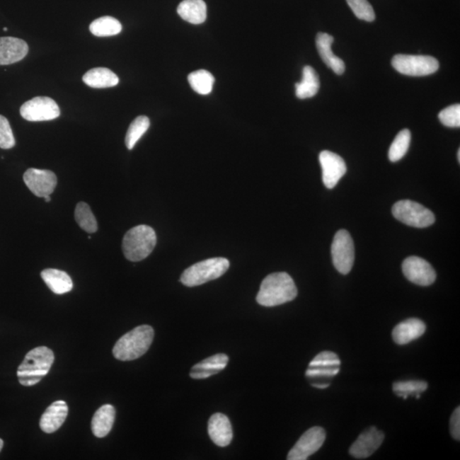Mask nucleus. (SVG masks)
Wrapping results in <instances>:
<instances>
[{
    "label": "nucleus",
    "mask_w": 460,
    "mask_h": 460,
    "mask_svg": "<svg viewBox=\"0 0 460 460\" xmlns=\"http://www.w3.org/2000/svg\"><path fill=\"white\" fill-rule=\"evenodd\" d=\"M298 289L294 280L285 272L270 274L262 282L257 302L265 307L278 306L295 299Z\"/></svg>",
    "instance_id": "nucleus-1"
},
{
    "label": "nucleus",
    "mask_w": 460,
    "mask_h": 460,
    "mask_svg": "<svg viewBox=\"0 0 460 460\" xmlns=\"http://www.w3.org/2000/svg\"><path fill=\"white\" fill-rule=\"evenodd\" d=\"M54 360L53 351L48 347H37L29 351L16 373L19 383L26 387L40 383L51 370Z\"/></svg>",
    "instance_id": "nucleus-2"
},
{
    "label": "nucleus",
    "mask_w": 460,
    "mask_h": 460,
    "mask_svg": "<svg viewBox=\"0 0 460 460\" xmlns=\"http://www.w3.org/2000/svg\"><path fill=\"white\" fill-rule=\"evenodd\" d=\"M154 331L148 325L139 326L125 333L117 341L113 355L122 362L133 361L143 357L151 346Z\"/></svg>",
    "instance_id": "nucleus-3"
},
{
    "label": "nucleus",
    "mask_w": 460,
    "mask_h": 460,
    "mask_svg": "<svg viewBox=\"0 0 460 460\" xmlns=\"http://www.w3.org/2000/svg\"><path fill=\"white\" fill-rule=\"evenodd\" d=\"M156 231L148 225H138L125 234L122 242L125 257L132 262H139L149 257L156 248Z\"/></svg>",
    "instance_id": "nucleus-4"
},
{
    "label": "nucleus",
    "mask_w": 460,
    "mask_h": 460,
    "mask_svg": "<svg viewBox=\"0 0 460 460\" xmlns=\"http://www.w3.org/2000/svg\"><path fill=\"white\" fill-rule=\"evenodd\" d=\"M340 365L337 354L323 351L309 364L305 376L313 387L326 389L330 386L333 378L340 373Z\"/></svg>",
    "instance_id": "nucleus-5"
},
{
    "label": "nucleus",
    "mask_w": 460,
    "mask_h": 460,
    "mask_svg": "<svg viewBox=\"0 0 460 460\" xmlns=\"http://www.w3.org/2000/svg\"><path fill=\"white\" fill-rule=\"evenodd\" d=\"M229 261L224 258H213L188 268L180 278L184 286L193 287L221 277L229 270Z\"/></svg>",
    "instance_id": "nucleus-6"
},
{
    "label": "nucleus",
    "mask_w": 460,
    "mask_h": 460,
    "mask_svg": "<svg viewBox=\"0 0 460 460\" xmlns=\"http://www.w3.org/2000/svg\"><path fill=\"white\" fill-rule=\"evenodd\" d=\"M397 220L415 228H426L436 221L434 213L420 203L405 200L396 202L392 208Z\"/></svg>",
    "instance_id": "nucleus-7"
},
{
    "label": "nucleus",
    "mask_w": 460,
    "mask_h": 460,
    "mask_svg": "<svg viewBox=\"0 0 460 460\" xmlns=\"http://www.w3.org/2000/svg\"><path fill=\"white\" fill-rule=\"evenodd\" d=\"M393 68L397 72L408 76H426L436 73L439 69V62L433 57L396 55L391 62Z\"/></svg>",
    "instance_id": "nucleus-8"
},
{
    "label": "nucleus",
    "mask_w": 460,
    "mask_h": 460,
    "mask_svg": "<svg viewBox=\"0 0 460 460\" xmlns=\"http://www.w3.org/2000/svg\"><path fill=\"white\" fill-rule=\"evenodd\" d=\"M334 267L343 275L349 274L355 261V246L352 238L345 229L338 230L332 245Z\"/></svg>",
    "instance_id": "nucleus-9"
},
{
    "label": "nucleus",
    "mask_w": 460,
    "mask_h": 460,
    "mask_svg": "<svg viewBox=\"0 0 460 460\" xmlns=\"http://www.w3.org/2000/svg\"><path fill=\"white\" fill-rule=\"evenodd\" d=\"M20 114L24 120L32 122L48 121L60 116V108L52 98L37 97L25 103L20 108Z\"/></svg>",
    "instance_id": "nucleus-10"
},
{
    "label": "nucleus",
    "mask_w": 460,
    "mask_h": 460,
    "mask_svg": "<svg viewBox=\"0 0 460 460\" xmlns=\"http://www.w3.org/2000/svg\"><path fill=\"white\" fill-rule=\"evenodd\" d=\"M326 440V432L321 427H313L307 430L287 455L288 460H306L316 453Z\"/></svg>",
    "instance_id": "nucleus-11"
},
{
    "label": "nucleus",
    "mask_w": 460,
    "mask_h": 460,
    "mask_svg": "<svg viewBox=\"0 0 460 460\" xmlns=\"http://www.w3.org/2000/svg\"><path fill=\"white\" fill-rule=\"evenodd\" d=\"M403 272L408 281L422 287L432 285L437 278L433 267L425 259L416 256L405 259Z\"/></svg>",
    "instance_id": "nucleus-12"
},
{
    "label": "nucleus",
    "mask_w": 460,
    "mask_h": 460,
    "mask_svg": "<svg viewBox=\"0 0 460 460\" xmlns=\"http://www.w3.org/2000/svg\"><path fill=\"white\" fill-rule=\"evenodd\" d=\"M23 180L29 190L40 198L51 195L57 184L56 174L49 170L29 168L24 173Z\"/></svg>",
    "instance_id": "nucleus-13"
},
{
    "label": "nucleus",
    "mask_w": 460,
    "mask_h": 460,
    "mask_svg": "<svg viewBox=\"0 0 460 460\" xmlns=\"http://www.w3.org/2000/svg\"><path fill=\"white\" fill-rule=\"evenodd\" d=\"M319 160L322 168V180L328 189H333L344 177L347 166L344 159L331 151H322Z\"/></svg>",
    "instance_id": "nucleus-14"
},
{
    "label": "nucleus",
    "mask_w": 460,
    "mask_h": 460,
    "mask_svg": "<svg viewBox=\"0 0 460 460\" xmlns=\"http://www.w3.org/2000/svg\"><path fill=\"white\" fill-rule=\"evenodd\" d=\"M384 434L374 426L360 435L350 449V454L355 459H363L370 457L382 445Z\"/></svg>",
    "instance_id": "nucleus-15"
},
{
    "label": "nucleus",
    "mask_w": 460,
    "mask_h": 460,
    "mask_svg": "<svg viewBox=\"0 0 460 460\" xmlns=\"http://www.w3.org/2000/svg\"><path fill=\"white\" fill-rule=\"evenodd\" d=\"M28 52V45L14 37H0V65H10L23 60Z\"/></svg>",
    "instance_id": "nucleus-16"
},
{
    "label": "nucleus",
    "mask_w": 460,
    "mask_h": 460,
    "mask_svg": "<svg viewBox=\"0 0 460 460\" xmlns=\"http://www.w3.org/2000/svg\"><path fill=\"white\" fill-rule=\"evenodd\" d=\"M208 434L219 447H227L233 439V430L229 418L223 413L213 414L208 422Z\"/></svg>",
    "instance_id": "nucleus-17"
},
{
    "label": "nucleus",
    "mask_w": 460,
    "mask_h": 460,
    "mask_svg": "<svg viewBox=\"0 0 460 460\" xmlns=\"http://www.w3.org/2000/svg\"><path fill=\"white\" fill-rule=\"evenodd\" d=\"M69 408L64 401H57L45 410L40 426L45 433L52 434L59 430L68 416Z\"/></svg>",
    "instance_id": "nucleus-18"
},
{
    "label": "nucleus",
    "mask_w": 460,
    "mask_h": 460,
    "mask_svg": "<svg viewBox=\"0 0 460 460\" xmlns=\"http://www.w3.org/2000/svg\"><path fill=\"white\" fill-rule=\"evenodd\" d=\"M316 47L322 61L338 75H342L345 71V64L341 58L334 55L332 45L334 38L326 33H319L316 36Z\"/></svg>",
    "instance_id": "nucleus-19"
},
{
    "label": "nucleus",
    "mask_w": 460,
    "mask_h": 460,
    "mask_svg": "<svg viewBox=\"0 0 460 460\" xmlns=\"http://www.w3.org/2000/svg\"><path fill=\"white\" fill-rule=\"evenodd\" d=\"M425 329L423 321L416 318H411L396 326L392 332L393 340L399 345L409 344L423 335Z\"/></svg>",
    "instance_id": "nucleus-20"
},
{
    "label": "nucleus",
    "mask_w": 460,
    "mask_h": 460,
    "mask_svg": "<svg viewBox=\"0 0 460 460\" xmlns=\"http://www.w3.org/2000/svg\"><path fill=\"white\" fill-rule=\"evenodd\" d=\"M229 363L228 355L217 354L196 364L190 371V377L195 379H204L224 370Z\"/></svg>",
    "instance_id": "nucleus-21"
},
{
    "label": "nucleus",
    "mask_w": 460,
    "mask_h": 460,
    "mask_svg": "<svg viewBox=\"0 0 460 460\" xmlns=\"http://www.w3.org/2000/svg\"><path fill=\"white\" fill-rule=\"evenodd\" d=\"M115 419V409L110 404L102 406L91 420V430L95 437L103 438L111 432Z\"/></svg>",
    "instance_id": "nucleus-22"
},
{
    "label": "nucleus",
    "mask_w": 460,
    "mask_h": 460,
    "mask_svg": "<svg viewBox=\"0 0 460 460\" xmlns=\"http://www.w3.org/2000/svg\"><path fill=\"white\" fill-rule=\"evenodd\" d=\"M41 277L54 294H65L73 289L72 279L64 271L46 269L41 272Z\"/></svg>",
    "instance_id": "nucleus-23"
},
{
    "label": "nucleus",
    "mask_w": 460,
    "mask_h": 460,
    "mask_svg": "<svg viewBox=\"0 0 460 460\" xmlns=\"http://www.w3.org/2000/svg\"><path fill=\"white\" fill-rule=\"evenodd\" d=\"M180 18L192 24H202L207 20V8L203 0H183L179 4Z\"/></svg>",
    "instance_id": "nucleus-24"
},
{
    "label": "nucleus",
    "mask_w": 460,
    "mask_h": 460,
    "mask_svg": "<svg viewBox=\"0 0 460 460\" xmlns=\"http://www.w3.org/2000/svg\"><path fill=\"white\" fill-rule=\"evenodd\" d=\"M83 81L88 86L103 89L118 85L119 78L107 68L92 69L83 76Z\"/></svg>",
    "instance_id": "nucleus-25"
},
{
    "label": "nucleus",
    "mask_w": 460,
    "mask_h": 460,
    "mask_svg": "<svg viewBox=\"0 0 460 460\" xmlns=\"http://www.w3.org/2000/svg\"><path fill=\"white\" fill-rule=\"evenodd\" d=\"M295 88L297 98L299 99L315 97L320 89V79L316 70L312 67H304L302 81L297 83Z\"/></svg>",
    "instance_id": "nucleus-26"
},
{
    "label": "nucleus",
    "mask_w": 460,
    "mask_h": 460,
    "mask_svg": "<svg viewBox=\"0 0 460 460\" xmlns=\"http://www.w3.org/2000/svg\"><path fill=\"white\" fill-rule=\"evenodd\" d=\"M121 30V23L112 16H103L96 19L90 25L91 33L98 37L115 36L119 35Z\"/></svg>",
    "instance_id": "nucleus-27"
},
{
    "label": "nucleus",
    "mask_w": 460,
    "mask_h": 460,
    "mask_svg": "<svg viewBox=\"0 0 460 460\" xmlns=\"http://www.w3.org/2000/svg\"><path fill=\"white\" fill-rule=\"evenodd\" d=\"M188 81H189L192 89L195 92L200 95H208L212 91L215 79L207 70H197L189 75Z\"/></svg>",
    "instance_id": "nucleus-28"
},
{
    "label": "nucleus",
    "mask_w": 460,
    "mask_h": 460,
    "mask_svg": "<svg viewBox=\"0 0 460 460\" xmlns=\"http://www.w3.org/2000/svg\"><path fill=\"white\" fill-rule=\"evenodd\" d=\"M75 220L79 227L86 232L93 234L98 231V226L97 219L91 210L89 205L85 202H79L75 208Z\"/></svg>",
    "instance_id": "nucleus-29"
},
{
    "label": "nucleus",
    "mask_w": 460,
    "mask_h": 460,
    "mask_svg": "<svg viewBox=\"0 0 460 460\" xmlns=\"http://www.w3.org/2000/svg\"><path fill=\"white\" fill-rule=\"evenodd\" d=\"M150 121L147 116H138L134 120L128 128L125 136V145L129 150H132L140 138L148 131Z\"/></svg>",
    "instance_id": "nucleus-30"
},
{
    "label": "nucleus",
    "mask_w": 460,
    "mask_h": 460,
    "mask_svg": "<svg viewBox=\"0 0 460 460\" xmlns=\"http://www.w3.org/2000/svg\"><path fill=\"white\" fill-rule=\"evenodd\" d=\"M410 142H411V132L409 130L404 129L397 134L389 150V159L391 162L399 161L405 156L409 149Z\"/></svg>",
    "instance_id": "nucleus-31"
},
{
    "label": "nucleus",
    "mask_w": 460,
    "mask_h": 460,
    "mask_svg": "<svg viewBox=\"0 0 460 460\" xmlns=\"http://www.w3.org/2000/svg\"><path fill=\"white\" fill-rule=\"evenodd\" d=\"M427 388L428 384L422 380H409L393 384V391L404 400L408 399L409 396L421 394L427 390Z\"/></svg>",
    "instance_id": "nucleus-32"
},
{
    "label": "nucleus",
    "mask_w": 460,
    "mask_h": 460,
    "mask_svg": "<svg viewBox=\"0 0 460 460\" xmlns=\"http://www.w3.org/2000/svg\"><path fill=\"white\" fill-rule=\"evenodd\" d=\"M346 1L357 18L368 23L374 22L375 20L374 8L367 0H346Z\"/></svg>",
    "instance_id": "nucleus-33"
},
{
    "label": "nucleus",
    "mask_w": 460,
    "mask_h": 460,
    "mask_svg": "<svg viewBox=\"0 0 460 460\" xmlns=\"http://www.w3.org/2000/svg\"><path fill=\"white\" fill-rule=\"evenodd\" d=\"M442 125L447 127L459 128L460 127V105L449 106L440 112L438 115Z\"/></svg>",
    "instance_id": "nucleus-34"
},
{
    "label": "nucleus",
    "mask_w": 460,
    "mask_h": 460,
    "mask_svg": "<svg viewBox=\"0 0 460 460\" xmlns=\"http://www.w3.org/2000/svg\"><path fill=\"white\" fill-rule=\"evenodd\" d=\"M15 145L16 140L9 121L0 115V149H10Z\"/></svg>",
    "instance_id": "nucleus-35"
},
{
    "label": "nucleus",
    "mask_w": 460,
    "mask_h": 460,
    "mask_svg": "<svg viewBox=\"0 0 460 460\" xmlns=\"http://www.w3.org/2000/svg\"><path fill=\"white\" fill-rule=\"evenodd\" d=\"M450 432L456 441L460 440V408L458 407L452 414L450 420Z\"/></svg>",
    "instance_id": "nucleus-36"
},
{
    "label": "nucleus",
    "mask_w": 460,
    "mask_h": 460,
    "mask_svg": "<svg viewBox=\"0 0 460 460\" xmlns=\"http://www.w3.org/2000/svg\"><path fill=\"white\" fill-rule=\"evenodd\" d=\"M4 447V442L1 438H0V452H1Z\"/></svg>",
    "instance_id": "nucleus-37"
},
{
    "label": "nucleus",
    "mask_w": 460,
    "mask_h": 460,
    "mask_svg": "<svg viewBox=\"0 0 460 460\" xmlns=\"http://www.w3.org/2000/svg\"><path fill=\"white\" fill-rule=\"evenodd\" d=\"M44 199L45 200V202H51L52 200L51 197H50V196H46V197H45Z\"/></svg>",
    "instance_id": "nucleus-38"
},
{
    "label": "nucleus",
    "mask_w": 460,
    "mask_h": 460,
    "mask_svg": "<svg viewBox=\"0 0 460 460\" xmlns=\"http://www.w3.org/2000/svg\"><path fill=\"white\" fill-rule=\"evenodd\" d=\"M458 161H460V149L458 150Z\"/></svg>",
    "instance_id": "nucleus-39"
}]
</instances>
